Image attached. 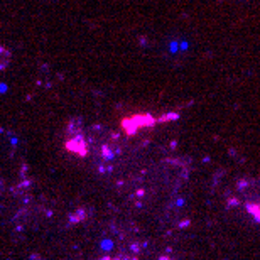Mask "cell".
Returning <instances> with one entry per match:
<instances>
[{"instance_id":"obj_1","label":"cell","mask_w":260,"mask_h":260,"mask_svg":"<svg viewBox=\"0 0 260 260\" xmlns=\"http://www.w3.org/2000/svg\"><path fill=\"white\" fill-rule=\"evenodd\" d=\"M154 118L151 115H135L129 120H123V129L127 130V134H134L135 130H139L140 127H147V125H152Z\"/></svg>"},{"instance_id":"obj_2","label":"cell","mask_w":260,"mask_h":260,"mask_svg":"<svg viewBox=\"0 0 260 260\" xmlns=\"http://www.w3.org/2000/svg\"><path fill=\"white\" fill-rule=\"evenodd\" d=\"M68 149H71L73 152H78L79 156H84L86 154V145H84V142L81 137H76L74 140L68 142Z\"/></svg>"},{"instance_id":"obj_3","label":"cell","mask_w":260,"mask_h":260,"mask_svg":"<svg viewBox=\"0 0 260 260\" xmlns=\"http://www.w3.org/2000/svg\"><path fill=\"white\" fill-rule=\"evenodd\" d=\"M10 59H12V54L7 47L0 46V69H5L9 64H10Z\"/></svg>"}]
</instances>
